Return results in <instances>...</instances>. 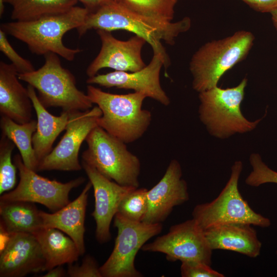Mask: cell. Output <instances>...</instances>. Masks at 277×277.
<instances>
[{
	"label": "cell",
	"mask_w": 277,
	"mask_h": 277,
	"mask_svg": "<svg viewBox=\"0 0 277 277\" xmlns=\"http://www.w3.org/2000/svg\"><path fill=\"white\" fill-rule=\"evenodd\" d=\"M191 19L185 17L176 22L163 23L141 16L128 9L120 0H112L93 12H88L84 24L77 29L81 36L92 29L109 32L124 30L143 38L153 52L161 54L167 67L170 60L162 41L169 44L191 27Z\"/></svg>",
	"instance_id": "cell-1"
},
{
	"label": "cell",
	"mask_w": 277,
	"mask_h": 277,
	"mask_svg": "<svg viewBox=\"0 0 277 277\" xmlns=\"http://www.w3.org/2000/svg\"><path fill=\"white\" fill-rule=\"evenodd\" d=\"M88 12L85 8L75 6L66 12L34 21L4 23L1 29L26 44L34 54L44 56L51 52L72 61L81 50L65 46L63 37L70 30L81 26Z\"/></svg>",
	"instance_id": "cell-2"
},
{
	"label": "cell",
	"mask_w": 277,
	"mask_h": 277,
	"mask_svg": "<svg viewBox=\"0 0 277 277\" xmlns=\"http://www.w3.org/2000/svg\"><path fill=\"white\" fill-rule=\"evenodd\" d=\"M87 94L102 111L98 126L125 144L140 138L151 124V113L142 108L143 93L113 94L89 85Z\"/></svg>",
	"instance_id": "cell-3"
},
{
	"label": "cell",
	"mask_w": 277,
	"mask_h": 277,
	"mask_svg": "<svg viewBox=\"0 0 277 277\" xmlns=\"http://www.w3.org/2000/svg\"><path fill=\"white\" fill-rule=\"evenodd\" d=\"M254 39L251 32L240 30L202 46L190 62L193 89L199 93L217 86L227 71L245 59Z\"/></svg>",
	"instance_id": "cell-4"
},
{
	"label": "cell",
	"mask_w": 277,
	"mask_h": 277,
	"mask_svg": "<svg viewBox=\"0 0 277 277\" xmlns=\"http://www.w3.org/2000/svg\"><path fill=\"white\" fill-rule=\"evenodd\" d=\"M247 82L244 77L235 87L223 89L216 86L199 92V117L210 134L226 138L236 133L250 132L262 120L249 121L241 111Z\"/></svg>",
	"instance_id": "cell-5"
},
{
	"label": "cell",
	"mask_w": 277,
	"mask_h": 277,
	"mask_svg": "<svg viewBox=\"0 0 277 277\" xmlns=\"http://www.w3.org/2000/svg\"><path fill=\"white\" fill-rule=\"evenodd\" d=\"M44 64L37 70L18 74V77L36 89L41 103L45 108L61 107L64 111H86L92 108L87 93L76 85L74 75L64 68L58 55L48 53Z\"/></svg>",
	"instance_id": "cell-6"
},
{
	"label": "cell",
	"mask_w": 277,
	"mask_h": 277,
	"mask_svg": "<svg viewBox=\"0 0 277 277\" xmlns=\"http://www.w3.org/2000/svg\"><path fill=\"white\" fill-rule=\"evenodd\" d=\"M85 141L88 147L82 153L83 161L120 185L138 188L140 161L128 150L126 144L99 126L90 131Z\"/></svg>",
	"instance_id": "cell-7"
},
{
	"label": "cell",
	"mask_w": 277,
	"mask_h": 277,
	"mask_svg": "<svg viewBox=\"0 0 277 277\" xmlns=\"http://www.w3.org/2000/svg\"><path fill=\"white\" fill-rule=\"evenodd\" d=\"M242 169V162H235L230 177L219 195L210 202L194 207L192 219L203 230L230 223L248 224L262 228L271 225L270 220L255 212L241 194L238 183Z\"/></svg>",
	"instance_id": "cell-8"
},
{
	"label": "cell",
	"mask_w": 277,
	"mask_h": 277,
	"mask_svg": "<svg viewBox=\"0 0 277 277\" xmlns=\"http://www.w3.org/2000/svg\"><path fill=\"white\" fill-rule=\"evenodd\" d=\"M113 224L117 236L110 255L100 267L102 277L142 276L135 268V256L148 240L161 232L162 224L132 221L116 213Z\"/></svg>",
	"instance_id": "cell-9"
},
{
	"label": "cell",
	"mask_w": 277,
	"mask_h": 277,
	"mask_svg": "<svg viewBox=\"0 0 277 277\" xmlns=\"http://www.w3.org/2000/svg\"><path fill=\"white\" fill-rule=\"evenodd\" d=\"M13 163L18 170V184L13 190L3 193L0 201L37 203L54 212L70 202L69 194L71 190L85 181L83 177H78L63 183L44 177L27 167L21 155L18 154L14 156Z\"/></svg>",
	"instance_id": "cell-10"
},
{
	"label": "cell",
	"mask_w": 277,
	"mask_h": 277,
	"mask_svg": "<svg viewBox=\"0 0 277 277\" xmlns=\"http://www.w3.org/2000/svg\"><path fill=\"white\" fill-rule=\"evenodd\" d=\"M141 250L163 253L170 262L199 261L209 265L213 251L204 230L193 219L172 225L168 233L146 243Z\"/></svg>",
	"instance_id": "cell-11"
},
{
	"label": "cell",
	"mask_w": 277,
	"mask_h": 277,
	"mask_svg": "<svg viewBox=\"0 0 277 277\" xmlns=\"http://www.w3.org/2000/svg\"><path fill=\"white\" fill-rule=\"evenodd\" d=\"M102 114L97 106L84 111H71L64 135L51 152L39 162L37 171L81 170L80 149L90 131L98 126V119Z\"/></svg>",
	"instance_id": "cell-12"
},
{
	"label": "cell",
	"mask_w": 277,
	"mask_h": 277,
	"mask_svg": "<svg viewBox=\"0 0 277 277\" xmlns=\"http://www.w3.org/2000/svg\"><path fill=\"white\" fill-rule=\"evenodd\" d=\"M163 66L166 68L163 56L153 52L149 64L140 70L130 72L114 71L96 74L88 77L86 82L89 85L97 84L106 88L133 90L167 106L170 100L160 83V71Z\"/></svg>",
	"instance_id": "cell-13"
},
{
	"label": "cell",
	"mask_w": 277,
	"mask_h": 277,
	"mask_svg": "<svg viewBox=\"0 0 277 277\" xmlns=\"http://www.w3.org/2000/svg\"><path fill=\"white\" fill-rule=\"evenodd\" d=\"M97 33L101 41V48L87 69L88 77L95 75L103 68L135 72L146 66L141 55L142 48L146 43L143 38L135 35L123 41L115 38L111 32L97 30Z\"/></svg>",
	"instance_id": "cell-14"
},
{
	"label": "cell",
	"mask_w": 277,
	"mask_h": 277,
	"mask_svg": "<svg viewBox=\"0 0 277 277\" xmlns=\"http://www.w3.org/2000/svg\"><path fill=\"white\" fill-rule=\"evenodd\" d=\"M82 166L93 188L94 209L91 215L96 224L95 237L100 243L111 238L110 224L124 197L134 187L122 186L101 174L82 161Z\"/></svg>",
	"instance_id": "cell-15"
},
{
	"label": "cell",
	"mask_w": 277,
	"mask_h": 277,
	"mask_svg": "<svg viewBox=\"0 0 277 277\" xmlns=\"http://www.w3.org/2000/svg\"><path fill=\"white\" fill-rule=\"evenodd\" d=\"M147 195L148 211L143 222L148 224L162 223L174 207L189 200L187 184L176 160L170 161L162 178L148 190Z\"/></svg>",
	"instance_id": "cell-16"
},
{
	"label": "cell",
	"mask_w": 277,
	"mask_h": 277,
	"mask_svg": "<svg viewBox=\"0 0 277 277\" xmlns=\"http://www.w3.org/2000/svg\"><path fill=\"white\" fill-rule=\"evenodd\" d=\"M45 264L40 245L33 234H10L0 248L1 277H22L45 271Z\"/></svg>",
	"instance_id": "cell-17"
},
{
	"label": "cell",
	"mask_w": 277,
	"mask_h": 277,
	"mask_svg": "<svg viewBox=\"0 0 277 277\" xmlns=\"http://www.w3.org/2000/svg\"><path fill=\"white\" fill-rule=\"evenodd\" d=\"M12 64L0 62V112L19 124L32 120V101Z\"/></svg>",
	"instance_id": "cell-18"
},
{
	"label": "cell",
	"mask_w": 277,
	"mask_h": 277,
	"mask_svg": "<svg viewBox=\"0 0 277 277\" xmlns=\"http://www.w3.org/2000/svg\"><path fill=\"white\" fill-rule=\"evenodd\" d=\"M92 187L89 181L76 199L54 212H39L43 227L56 228L67 234L75 243L80 255L85 252V220L88 196Z\"/></svg>",
	"instance_id": "cell-19"
},
{
	"label": "cell",
	"mask_w": 277,
	"mask_h": 277,
	"mask_svg": "<svg viewBox=\"0 0 277 277\" xmlns=\"http://www.w3.org/2000/svg\"><path fill=\"white\" fill-rule=\"evenodd\" d=\"M204 232L212 250L232 251L252 258L260 254L262 243L250 224H223L208 229Z\"/></svg>",
	"instance_id": "cell-20"
},
{
	"label": "cell",
	"mask_w": 277,
	"mask_h": 277,
	"mask_svg": "<svg viewBox=\"0 0 277 277\" xmlns=\"http://www.w3.org/2000/svg\"><path fill=\"white\" fill-rule=\"evenodd\" d=\"M27 89L37 116V128L32 136V144L39 162L52 151L58 135L66 128L71 111H64L60 116L49 113L39 100L33 87L28 85Z\"/></svg>",
	"instance_id": "cell-21"
},
{
	"label": "cell",
	"mask_w": 277,
	"mask_h": 277,
	"mask_svg": "<svg viewBox=\"0 0 277 277\" xmlns=\"http://www.w3.org/2000/svg\"><path fill=\"white\" fill-rule=\"evenodd\" d=\"M33 235L40 245L46 261L45 271L77 261L80 254L75 243L62 231L43 227Z\"/></svg>",
	"instance_id": "cell-22"
},
{
	"label": "cell",
	"mask_w": 277,
	"mask_h": 277,
	"mask_svg": "<svg viewBox=\"0 0 277 277\" xmlns=\"http://www.w3.org/2000/svg\"><path fill=\"white\" fill-rule=\"evenodd\" d=\"M38 210L33 203L0 201V229L9 234H34L43 227Z\"/></svg>",
	"instance_id": "cell-23"
},
{
	"label": "cell",
	"mask_w": 277,
	"mask_h": 277,
	"mask_svg": "<svg viewBox=\"0 0 277 277\" xmlns=\"http://www.w3.org/2000/svg\"><path fill=\"white\" fill-rule=\"evenodd\" d=\"M0 126L2 134L10 139L19 151L25 165L35 172L39 164L32 144V136L37 128V121L19 124L10 118L2 115Z\"/></svg>",
	"instance_id": "cell-24"
},
{
	"label": "cell",
	"mask_w": 277,
	"mask_h": 277,
	"mask_svg": "<svg viewBox=\"0 0 277 277\" xmlns=\"http://www.w3.org/2000/svg\"><path fill=\"white\" fill-rule=\"evenodd\" d=\"M12 6L15 21H31L66 12L76 6V0H3Z\"/></svg>",
	"instance_id": "cell-25"
},
{
	"label": "cell",
	"mask_w": 277,
	"mask_h": 277,
	"mask_svg": "<svg viewBox=\"0 0 277 277\" xmlns=\"http://www.w3.org/2000/svg\"><path fill=\"white\" fill-rule=\"evenodd\" d=\"M132 12L150 19L171 22L177 0H120Z\"/></svg>",
	"instance_id": "cell-26"
},
{
	"label": "cell",
	"mask_w": 277,
	"mask_h": 277,
	"mask_svg": "<svg viewBox=\"0 0 277 277\" xmlns=\"http://www.w3.org/2000/svg\"><path fill=\"white\" fill-rule=\"evenodd\" d=\"M148 189L136 188L121 201L117 213L123 217L134 222H143L148 211Z\"/></svg>",
	"instance_id": "cell-27"
},
{
	"label": "cell",
	"mask_w": 277,
	"mask_h": 277,
	"mask_svg": "<svg viewBox=\"0 0 277 277\" xmlns=\"http://www.w3.org/2000/svg\"><path fill=\"white\" fill-rule=\"evenodd\" d=\"M15 144L2 134L0 140V194L11 190L16 182V167L12 162L11 154Z\"/></svg>",
	"instance_id": "cell-28"
},
{
	"label": "cell",
	"mask_w": 277,
	"mask_h": 277,
	"mask_svg": "<svg viewBox=\"0 0 277 277\" xmlns=\"http://www.w3.org/2000/svg\"><path fill=\"white\" fill-rule=\"evenodd\" d=\"M249 162L252 171L245 179L247 185L258 187L266 183L277 184V171L269 168L259 154H251Z\"/></svg>",
	"instance_id": "cell-29"
},
{
	"label": "cell",
	"mask_w": 277,
	"mask_h": 277,
	"mask_svg": "<svg viewBox=\"0 0 277 277\" xmlns=\"http://www.w3.org/2000/svg\"><path fill=\"white\" fill-rule=\"evenodd\" d=\"M0 50L11 61L18 74L28 73L35 70L32 63L19 55L7 38V34L0 29Z\"/></svg>",
	"instance_id": "cell-30"
},
{
	"label": "cell",
	"mask_w": 277,
	"mask_h": 277,
	"mask_svg": "<svg viewBox=\"0 0 277 277\" xmlns=\"http://www.w3.org/2000/svg\"><path fill=\"white\" fill-rule=\"evenodd\" d=\"M67 274L70 277H102L96 260L88 254L84 258L80 265L69 264Z\"/></svg>",
	"instance_id": "cell-31"
},
{
	"label": "cell",
	"mask_w": 277,
	"mask_h": 277,
	"mask_svg": "<svg viewBox=\"0 0 277 277\" xmlns=\"http://www.w3.org/2000/svg\"><path fill=\"white\" fill-rule=\"evenodd\" d=\"M182 277H224V274L213 269L211 265L199 261L181 262Z\"/></svg>",
	"instance_id": "cell-32"
},
{
	"label": "cell",
	"mask_w": 277,
	"mask_h": 277,
	"mask_svg": "<svg viewBox=\"0 0 277 277\" xmlns=\"http://www.w3.org/2000/svg\"><path fill=\"white\" fill-rule=\"evenodd\" d=\"M256 11L271 13L277 10V0H241Z\"/></svg>",
	"instance_id": "cell-33"
},
{
	"label": "cell",
	"mask_w": 277,
	"mask_h": 277,
	"mask_svg": "<svg viewBox=\"0 0 277 277\" xmlns=\"http://www.w3.org/2000/svg\"><path fill=\"white\" fill-rule=\"evenodd\" d=\"M80 2L89 13L93 12L112 0H76Z\"/></svg>",
	"instance_id": "cell-34"
},
{
	"label": "cell",
	"mask_w": 277,
	"mask_h": 277,
	"mask_svg": "<svg viewBox=\"0 0 277 277\" xmlns=\"http://www.w3.org/2000/svg\"><path fill=\"white\" fill-rule=\"evenodd\" d=\"M47 273L43 275V277H63L67 275V271L62 265L56 266L47 271Z\"/></svg>",
	"instance_id": "cell-35"
},
{
	"label": "cell",
	"mask_w": 277,
	"mask_h": 277,
	"mask_svg": "<svg viewBox=\"0 0 277 277\" xmlns=\"http://www.w3.org/2000/svg\"><path fill=\"white\" fill-rule=\"evenodd\" d=\"M273 25L277 31V10L270 13Z\"/></svg>",
	"instance_id": "cell-36"
},
{
	"label": "cell",
	"mask_w": 277,
	"mask_h": 277,
	"mask_svg": "<svg viewBox=\"0 0 277 277\" xmlns=\"http://www.w3.org/2000/svg\"><path fill=\"white\" fill-rule=\"evenodd\" d=\"M4 11V3L3 0H0V15H3Z\"/></svg>",
	"instance_id": "cell-37"
}]
</instances>
